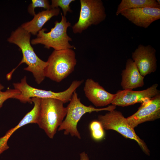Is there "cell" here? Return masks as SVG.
Here are the masks:
<instances>
[{"mask_svg": "<svg viewBox=\"0 0 160 160\" xmlns=\"http://www.w3.org/2000/svg\"><path fill=\"white\" fill-rule=\"evenodd\" d=\"M31 34L20 26L12 32L7 40L18 46L22 53V59L15 69L21 64L25 63L28 66L24 70L32 73L36 82L40 84L45 77L44 70L47 62L41 59L35 53L31 44Z\"/></svg>", "mask_w": 160, "mask_h": 160, "instance_id": "obj_1", "label": "cell"}, {"mask_svg": "<svg viewBox=\"0 0 160 160\" xmlns=\"http://www.w3.org/2000/svg\"><path fill=\"white\" fill-rule=\"evenodd\" d=\"M60 100L41 98L40 110L37 124L47 135L52 139L65 117L66 107Z\"/></svg>", "mask_w": 160, "mask_h": 160, "instance_id": "obj_2", "label": "cell"}, {"mask_svg": "<svg viewBox=\"0 0 160 160\" xmlns=\"http://www.w3.org/2000/svg\"><path fill=\"white\" fill-rule=\"evenodd\" d=\"M44 70L45 77L60 82L74 70L77 63L74 51L71 49L54 50L49 57Z\"/></svg>", "mask_w": 160, "mask_h": 160, "instance_id": "obj_3", "label": "cell"}, {"mask_svg": "<svg viewBox=\"0 0 160 160\" xmlns=\"http://www.w3.org/2000/svg\"><path fill=\"white\" fill-rule=\"evenodd\" d=\"M61 15L60 21H56L54 27L50 31L46 33V29H41L37 34V37L31 41V44L32 45L42 44L47 49L52 48L55 50L75 48L74 46L69 43L72 39L67 33L68 28L71 26V23L67 21L66 17L62 12Z\"/></svg>", "mask_w": 160, "mask_h": 160, "instance_id": "obj_4", "label": "cell"}, {"mask_svg": "<svg viewBox=\"0 0 160 160\" xmlns=\"http://www.w3.org/2000/svg\"><path fill=\"white\" fill-rule=\"evenodd\" d=\"M66 116L61 125L59 127V131H64L65 135H70L72 137L81 139L80 134L77 128V124L85 114L93 112L103 111H110L114 110L116 106L112 105L103 108H96L91 105L88 106L82 103L78 97L76 91L74 92L69 103L66 107Z\"/></svg>", "mask_w": 160, "mask_h": 160, "instance_id": "obj_5", "label": "cell"}, {"mask_svg": "<svg viewBox=\"0 0 160 160\" xmlns=\"http://www.w3.org/2000/svg\"><path fill=\"white\" fill-rule=\"evenodd\" d=\"M83 81V80H74L66 90L61 92H55L36 88L30 86L27 82L26 76H25L20 82L13 84L14 89L20 92V94L14 98L24 103H32L31 99L32 97L54 98L60 100L65 104L70 101L74 92Z\"/></svg>", "mask_w": 160, "mask_h": 160, "instance_id": "obj_6", "label": "cell"}, {"mask_svg": "<svg viewBox=\"0 0 160 160\" xmlns=\"http://www.w3.org/2000/svg\"><path fill=\"white\" fill-rule=\"evenodd\" d=\"M81 8L78 21L72 27L75 34L82 33L92 25H96L106 17L105 9L101 0H80Z\"/></svg>", "mask_w": 160, "mask_h": 160, "instance_id": "obj_7", "label": "cell"}, {"mask_svg": "<svg viewBox=\"0 0 160 160\" xmlns=\"http://www.w3.org/2000/svg\"><path fill=\"white\" fill-rule=\"evenodd\" d=\"M98 121L104 129L115 130L125 137L135 140L143 151L149 155L150 151L145 142L138 136L120 112L115 109L109 111L104 115L99 116Z\"/></svg>", "mask_w": 160, "mask_h": 160, "instance_id": "obj_8", "label": "cell"}, {"mask_svg": "<svg viewBox=\"0 0 160 160\" xmlns=\"http://www.w3.org/2000/svg\"><path fill=\"white\" fill-rule=\"evenodd\" d=\"M158 86V84L156 83L142 90L134 91L129 89L119 90L115 94V97L111 104L116 106L123 107L137 103H142L160 94V91L157 89Z\"/></svg>", "mask_w": 160, "mask_h": 160, "instance_id": "obj_9", "label": "cell"}, {"mask_svg": "<svg viewBox=\"0 0 160 160\" xmlns=\"http://www.w3.org/2000/svg\"><path fill=\"white\" fill-rule=\"evenodd\" d=\"M156 49L152 46L140 44L132 53V59L143 76L155 72L157 69Z\"/></svg>", "mask_w": 160, "mask_h": 160, "instance_id": "obj_10", "label": "cell"}, {"mask_svg": "<svg viewBox=\"0 0 160 160\" xmlns=\"http://www.w3.org/2000/svg\"><path fill=\"white\" fill-rule=\"evenodd\" d=\"M160 117V94L141 103L138 110L127 118L133 128L143 122L155 120Z\"/></svg>", "mask_w": 160, "mask_h": 160, "instance_id": "obj_11", "label": "cell"}, {"mask_svg": "<svg viewBox=\"0 0 160 160\" xmlns=\"http://www.w3.org/2000/svg\"><path fill=\"white\" fill-rule=\"evenodd\" d=\"M120 14L136 25L147 28L153 22L160 18V8L128 9L122 11Z\"/></svg>", "mask_w": 160, "mask_h": 160, "instance_id": "obj_12", "label": "cell"}, {"mask_svg": "<svg viewBox=\"0 0 160 160\" xmlns=\"http://www.w3.org/2000/svg\"><path fill=\"white\" fill-rule=\"evenodd\" d=\"M84 91L86 97L96 107H103L111 104L116 94L106 91L98 82L91 79H87Z\"/></svg>", "mask_w": 160, "mask_h": 160, "instance_id": "obj_13", "label": "cell"}, {"mask_svg": "<svg viewBox=\"0 0 160 160\" xmlns=\"http://www.w3.org/2000/svg\"><path fill=\"white\" fill-rule=\"evenodd\" d=\"M31 99L34 103L33 108L26 113L17 125L8 130L3 136L0 138V150L5 151L9 148L7 142L17 130L29 124H37L40 112L41 98L34 97Z\"/></svg>", "mask_w": 160, "mask_h": 160, "instance_id": "obj_14", "label": "cell"}, {"mask_svg": "<svg viewBox=\"0 0 160 160\" xmlns=\"http://www.w3.org/2000/svg\"><path fill=\"white\" fill-rule=\"evenodd\" d=\"M121 85L123 90L133 89L141 87L144 84V77L140 74L132 59L126 61L125 68L121 73Z\"/></svg>", "mask_w": 160, "mask_h": 160, "instance_id": "obj_15", "label": "cell"}, {"mask_svg": "<svg viewBox=\"0 0 160 160\" xmlns=\"http://www.w3.org/2000/svg\"><path fill=\"white\" fill-rule=\"evenodd\" d=\"M60 13L58 8L42 11L36 14L31 20L23 23L20 26L31 34L37 35L46 22L52 17L58 15Z\"/></svg>", "mask_w": 160, "mask_h": 160, "instance_id": "obj_16", "label": "cell"}, {"mask_svg": "<svg viewBox=\"0 0 160 160\" xmlns=\"http://www.w3.org/2000/svg\"><path fill=\"white\" fill-rule=\"evenodd\" d=\"M145 7L160 8V5L155 0H122L118 6L116 15L118 16L126 9Z\"/></svg>", "mask_w": 160, "mask_h": 160, "instance_id": "obj_17", "label": "cell"}, {"mask_svg": "<svg viewBox=\"0 0 160 160\" xmlns=\"http://www.w3.org/2000/svg\"><path fill=\"white\" fill-rule=\"evenodd\" d=\"M92 137L96 141L103 139L105 135V132L102 124L98 121H91L89 126Z\"/></svg>", "mask_w": 160, "mask_h": 160, "instance_id": "obj_18", "label": "cell"}, {"mask_svg": "<svg viewBox=\"0 0 160 160\" xmlns=\"http://www.w3.org/2000/svg\"><path fill=\"white\" fill-rule=\"evenodd\" d=\"M74 0H52L51 7L52 9L61 8L63 11V15L66 17L68 12H72L70 4L75 1Z\"/></svg>", "mask_w": 160, "mask_h": 160, "instance_id": "obj_19", "label": "cell"}, {"mask_svg": "<svg viewBox=\"0 0 160 160\" xmlns=\"http://www.w3.org/2000/svg\"><path fill=\"white\" fill-rule=\"evenodd\" d=\"M32 3L28 7V11L31 15L34 16L36 13L35 9L36 7L43 8L46 10L51 9V5L47 0H32Z\"/></svg>", "mask_w": 160, "mask_h": 160, "instance_id": "obj_20", "label": "cell"}, {"mask_svg": "<svg viewBox=\"0 0 160 160\" xmlns=\"http://www.w3.org/2000/svg\"><path fill=\"white\" fill-rule=\"evenodd\" d=\"M20 94L19 91L15 89L8 88L5 91L1 92L0 93V108L7 100L11 98H14Z\"/></svg>", "mask_w": 160, "mask_h": 160, "instance_id": "obj_21", "label": "cell"}, {"mask_svg": "<svg viewBox=\"0 0 160 160\" xmlns=\"http://www.w3.org/2000/svg\"><path fill=\"white\" fill-rule=\"evenodd\" d=\"M80 160H89L87 154L85 152L80 153Z\"/></svg>", "mask_w": 160, "mask_h": 160, "instance_id": "obj_22", "label": "cell"}, {"mask_svg": "<svg viewBox=\"0 0 160 160\" xmlns=\"http://www.w3.org/2000/svg\"><path fill=\"white\" fill-rule=\"evenodd\" d=\"M4 88V86L0 83V93L1 92V90Z\"/></svg>", "mask_w": 160, "mask_h": 160, "instance_id": "obj_23", "label": "cell"}, {"mask_svg": "<svg viewBox=\"0 0 160 160\" xmlns=\"http://www.w3.org/2000/svg\"><path fill=\"white\" fill-rule=\"evenodd\" d=\"M156 1H157V3L160 5V1L159 0H156Z\"/></svg>", "mask_w": 160, "mask_h": 160, "instance_id": "obj_24", "label": "cell"}]
</instances>
